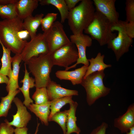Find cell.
<instances>
[{"label":"cell","instance_id":"e0dca14e","mask_svg":"<svg viewBox=\"0 0 134 134\" xmlns=\"http://www.w3.org/2000/svg\"><path fill=\"white\" fill-rule=\"evenodd\" d=\"M39 0H17L14 4L17 16L23 20L32 15V13L38 7Z\"/></svg>","mask_w":134,"mask_h":134},{"label":"cell","instance_id":"7402d4cb","mask_svg":"<svg viewBox=\"0 0 134 134\" xmlns=\"http://www.w3.org/2000/svg\"><path fill=\"white\" fill-rule=\"evenodd\" d=\"M104 55H101L100 52L97 54L95 58L88 59L90 64L88 67L84 78L89 74L97 71H104L106 68L111 67L110 64H106L104 62Z\"/></svg>","mask_w":134,"mask_h":134},{"label":"cell","instance_id":"7a4b0ae2","mask_svg":"<svg viewBox=\"0 0 134 134\" xmlns=\"http://www.w3.org/2000/svg\"><path fill=\"white\" fill-rule=\"evenodd\" d=\"M81 1L69 11L67 18L70 29L74 35L83 34L92 21L96 11L93 1L81 0Z\"/></svg>","mask_w":134,"mask_h":134},{"label":"cell","instance_id":"7c38bea8","mask_svg":"<svg viewBox=\"0 0 134 134\" xmlns=\"http://www.w3.org/2000/svg\"><path fill=\"white\" fill-rule=\"evenodd\" d=\"M13 101L16 106L17 110L16 114L12 115V120L11 122L8 121V124L16 128L26 127L31 119V115L28 111L27 107L18 98L15 97Z\"/></svg>","mask_w":134,"mask_h":134},{"label":"cell","instance_id":"ab89813d","mask_svg":"<svg viewBox=\"0 0 134 134\" xmlns=\"http://www.w3.org/2000/svg\"><path fill=\"white\" fill-rule=\"evenodd\" d=\"M40 124V123H38L37 124V126L36 127V130L34 134H37L38 132V131L39 127Z\"/></svg>","mask_w":134,"mask_h":134},{"label":"cell","instance_id":"8992f818","mask_svg":"<svg viewBox=\"0 0 134 134\" xmlns=\"http://www.w3.org/2000/svg\"><path fill=\"white\" fill-rule=\"evenodd\" d=\"M111 30L118 32L117 35L111 40L107 44V47L114 52L117 61L125 53L128 52L133 42V38L129 36L126 32L123 21L112 25Z\"/></svg>","mask_w":134,"mask_h":134},{"label":"cell","instance_id":"ffe728a7","mask_svg":"<svg viewBox=\"0 0 134 134\" xmlns=\"http://www.w3.org/2000/svg\"><path fill=\"white\" fill-rule=\"evenodd\" d=\"M51 101L42 104L32 103L27 108L33 113L44 125H48V118L50 111Z\"/></svg>","mask_w":134,"mask_h":134},{"label":"cell","instance_id":"74e56055","mask_svg":"<svg viewBox=\"0 0 134 134\" xmlns=\"http://www.w3.org/2000/svg\"><path fill=\"white\" fill-rule=\"evenodd\" d=\"M17 0H0V4H7L10 3L14 4Z\"/></svg>","mask_w":134,"mask_h":134},{"label":"cell","instance_id":"1f68e13d","mask_svg":"<svg viewBox=\"0 0 134 134\" xmlns=\"http://www.w3.org/2000/svg\"><path fill=\"white\" fill-rule=\"evenodd\" d=\"M8 121L6 119L4 122L0 124V134H13L14 129L12 126L8 123Z\"/></svg>","mask_w":134,"mask_h":134},{"label":"cell","instance_id":"5b68a950","mask_svg":"<svg viewBox=\"0 0 134 134\" xmlns=\"http://www.w3.org/2000/svg\"><path fill=\"white\" fill-rule=\"evenodd\" d=\"M105 76L104 71H102L94 72L83 78L80 84L85 89L87 101L89 105H91L97 100L109 93L110 89L105 87L103 82Z\"/></svg>","mask_w":134,"mask_h":134},{"label":"cell","instance_id":"4dcf8cb0","mask_svg":"<svg viewBox=\"0 0 134 134\" xmlns=\"http://www.w3.org/2000/svg\"><path fill=\"white\" fill-rule=\"evenodd\" d=\"M126 22H134V0H126L125 2Z\"/></svg>","mask_w":134,"mask_h":134},{"label":"cell","instance_id":"8d00e7d4","mask_svg":"<svg viewBox=\"0 0 134 134\" xmlns=\"http://www.w3.org/2000/svg\"><path fill=\"white\" fill-rule=\"evenodd\" d=\"M9 79L6 76L4 75L0 72V84L5 83L7 84Z\"/></svg>","mask_w":134,"mask_h":134},{"label":"cell","instance_id":"83f0119b","mask_svg":"<svg viewBox=\"0 0 134 134\" xmlns=\"http://www.w3.org/2000/svg\"><path fill=\"white\" fill-rule=\"evenodd\" d=\"M32 98L35 101V103L42 104L50 101L46 87L36 88Z\"/></svg>","mask_w":134,"mask_h":134},{"label":"cell","instance_id":"8fae6325","mask_svg":"<svg viewBox=\"0 0 134 134\" xmlns=\"http://www.w3.org/2000/svg\"><path fill=\"white\" fill-rule=\"evenodd\" d=\"M116 0H93L96 11L105 16L112 25L119 21V13L116 11L115 4Z\"/></svg>","mask_w":134,"mask_h":134},{"label":"cell","instance_id":"f546056e","mask_svg":"<svg viewBox=\"0 0 134 134\" xmlns=\"http://www.w3.org/2000/svg\"><path fill=\"white\" fill-rule=\"evenodd\" d=\"M58 14V13H48L42 18L41 21V25L43 33H46L50 29L55 22Z\"/></svg>","mask_w":134,"mask_h":134},{"label":"cell","instance_id":"d590c367","mask_svg":"<svg viewBox=\"0 0 134 134\" xmlns=\"http://www.w3.org/2000/svg\"><path fill=\"white\" fill-rule=\"evenodd\" d=\"M28 129L26 127L16 128L14 129L15 134H27Z\"/></svg>","mask_w":134,"mask_h":134},{"label":"cell","instance_id":"4fadbf2b","mask_svg":"<svg viewBox=\"0 0 134 134\" xmlns=\"http://www.w3.org/2000/svg\"><path fill=\"white\" fill-rule=\"evenodd\" d=\"M114 126L123 133H126L134 126V103L129 105L123 114L115 119Z\"/></svg>","mask_w":134,"mask_h":134},{"label":"cell","instance_id":"484cf974","mask_svg":"<svg viewBox=\"0 0 134 134\" xmlns=\"http://www.w3.org/2000/svg\"><path fill=\"white\" fill-rule=\"evenodd\" d=\"M72 97V96H67L51 101V110L48 120L55 114L60 111V109L64 106L73 101Z\"/></svg>","mask_w":134,"mask_h":134},{"label":"cell","instance_id":"f1b7e54d","mask_svg":"<svg viewBox=\"0 0 134 134\" xmlns=\"http://www.w3.org/2000/svg\"><path fill=\"white\" fill-rule=\"evenodd\" d=\"M14 4H0V16L1 18L3 19H10L17 16Z\"/></svg>","mask_w":134,"mask_h":134},{"label":"cell","instance_id":"30bf717a","mask_svg":"<svg viewBox=\"0 0 134 134\" xmlns=\"http://www.w3.org/2000/svg\"><path fill=\"white\" fill-rule=\"evenodd\" d=\"M70 38L71 42L74 44L77 48L78 57L75 64L65 68V70L68 71L70 69L75 67L79 64L88 66L89 64L86 56V49L87 47L91 46L92 39L88 35L83 33L77 35L73 34L70 35Z\"/></svg>","mask_w":134,"mask_h":134},{"label":"cell","instance_id":"9c48e42d","mask_svg":"<svg viewBox=\"0 0 134 134\" xmlns=\"http://www.w3.org/2000/svg\"><path fill=\"white\" fill-rule=\"evenodd\" d=\"M54 66L57 65L65 68L76 62L78 52L75 45L71 42L50 54Z\"/></svg>","mask_w":134,"mask_h":134},{"label":"cell","instance_id":"d6a6232c","mask_svg":"<svg viewBox=\"0 0 134 134\" xmlns=\"http://www.w3.org/2000/svg\"><path fill=\"white\" fill-rule=\"evenodd\" d=\"M123 24L126 32L131 37H134V22H128L123 21Z\"/></svg>","mask_w":134,"mask_h":134},{"label":"cell","instance_id":"ac0fdd59","mask_svg":"<svg viewBox=\"0 0 134 134\" xmlns=\"http://www.w3.org/2000/svg\"><path fill=\"white\" fill-rule=\"evenodd\" d=\"M25 74L23 79L21 80L20 82L23 83L21 87L18 89L22 93L24 98L23 102L24 105L27 108L30 104L33 103V100L30 96L29 90L31 88L35 87V80L34 78L29 76V73L27 69L26 65L24 64Z\"/></svg>","mask_w":134,"mask_h":134},{"label":"cell","instance_id":"44dd1931","mask_svg":"<svg viewBox=\"0 0 134 134\" xmlns=\"http://www.w3.org/2000/svg\"><path fill=\"white\" fill-rule=\"evenodd\" d=\"M70 107L68 110L67 121L66 123V134L73 133L80 134L81 130L76 124L77 118L75 115L76 110L78 104L74 101L69 103Z\"/></svg>","mask_w":134,"mask_h":134},{"label":"cell","instance_id":"836d02e7","mask_svg":"<svg viewBox=\"0 0 134 134\" xmlns=\"http://www.w3.org/2000/svg\"><path fill=\"white\" fill-rule=\"evenodd\" d=\"M108 127V125L103 122L100 126L94 129L90 134H106V131Z\"/></svg>","mask_w":134,"mask_h":134},{"label":"cell","instance_id":"5bb4252c","mask_svg":"<svg viewBox=\"0 0 134 134\" xmlns=\"http://www.w3.org/2000/svg\"><path fill=\"white\" fill-rule=\"evenodd\" d=\"M88 67L84 65L74 70H59L55 74L56 77L60 80L70 81L73 85L80 84L86 74Z\"/></svg>","mask_w":134,"mask_h":134},{"label":"cell","instance_id":"e575fe53","mask_svg":"<svg viewBox=\"0 0 134 134\" xmlns=\"http://www.w3.org/2000/svg\"><path fill=\"white\" fill-rule=\"evenodd\" d=\"M81 1V0H65L69 11L75 7L76 4Z\"/></svg>","mask_w":134,"mask_h":134},{"label":"cell","instance_id":"52a82bcc","mask_svg":"<svg viewBox=\"0 0 134 134\" xmlns=\"http://www.w3.org/2000/svg\"><path fill=\"white\" fill-rule=\"evenodd\" d=\"M43 34L47 42L50 54L71 42L64 31L62 24L58 21H55L49 30Z\"/></svg>","mask_w":134,"mask_h":134},{"label":"cell","instance_id":"3957f363","mask_svg":"<svg viewBox=\"0 0 134 134\" xmlns=\"http://www.w3.org/2000/svg\"><path fill=\"white\" fill-rule=\"evenodd\" d=\"M34 77L36 88L46 87L51 80L50 74L54 66L49 53L33 57L25 63Z\"/></svg>","mask_w":134,"mask_h":134},{"label":"cell","instance_id":"6da1fadb","mask_svg":"<svg viewBox=\"0 0 134 134\" xmlns=\"http://www.w3.org/2000/svg\"><path fill=\"white\" fill-rule=\"evenodd\" d=\"M23 20L17 16L0 21V41L13 53L20 54L27 41L20 37Z\"/></svg>","mask_w":134,"mask_h":134},{"label":"cell","instance_id":"d4e9b609","mask_svg":"<svg viewBox=\"0 0 134 134\" xmlns=\"http://www.w3.org/2000/svg\"><path fill=\"white\" fill-rule=\"evenodd\" d=\"M19 89L11 94H8L6 96L1 98L0 103V117H6L9 109L11 107V104L16 95L20 92Z\"/></svg>","mask_w":134,"mask_h":134},{"label":"cell","instance_id":"60d3db41","mask_svg":"<svg viewBox=\"0 0 134 134\" xmlns=\"http://www.w3.org/2000/svg\"><path fill=\"white\" fill-rule=\"evenodd\" d=\"M1 63H0V66H1Z\"/></svg>","mask_w":134,"mask_h":134},{"label":"cell","instance_id":"4316f807","mask_svg":"<svg viewBox=\"0 0 134 134\" xmlns=\"http://www.w3.org/2000/svg\"><path fill=\"white\" fill-rule=\"evenodd\" d=\"M68 110L58 112L55 114L49 120V121H53L57 123L61 128L63 134L67 133L66 123Z\"/></svg>","mask_w":134,"mask_h":134},{"label":"cell","instance_id":"277c9868","mask_svg":"<svg viewBox=\"0 0 134 134\" xmlns=\"http://www.w3.org/2000/svg\"><path fill=\"white\" fill-rule=\"evenodd\" d=\"M112 26L107 18L96 10L92 21L84 31L89 34L92 39L96 40L102 46L107 44L117 36L116 34L111 30Z\"/></svg>","mask_w":134,"mask_h":134},{"label":"cell","instance_id":"2e32d148","mask_svg":"<svg viewBox=\"0 0 134 134\" xmlns=\"http://www.w3.org/2000/svg\"><path fill=\"white\" fill-rule=\"evenodd\" d=\"M46 88L50 101L65 97L78 95L77 91L64 88L60 84L51 80L47 84Z\"/></svg>","mask_w":134,"mask_h":134},{"label":"cell","instance_id":"603a6c76","mask_svg":"<svg viewBox=\"0 0 134 134\" xmlns=\"http://www.w3.org/2000/svg\"><path fill=\"white\" fill-rule=\"evenodd\" d=\"M1 46L3 54L1 61V66L0 69V72L3 75L9 77L12 70L11 65L12 57L11 56V50L5 47L0 41Z\"/></svg>","mask_w":134,"mask_h":134},{"label":"cell","instance_id":"cb8c5ba5","mask_svg":"<svg viewBox=\"0 0 134 134\" xmlns=\"http://www.w3.org/2000/svg\"><path fill=\"white\" fill-rule=\"evenodd\" d=\"M39 4L41 5H52L59 10L60 14V22L64 23L67 19L69 11L65 0H39Z\"/></svg>","mask_w":134,"mask_h":134},{"label":"cell","instance_id":"9a60e30c","mask_svg":"<svg viewBox=\"0 0 134 134\" xmlns=\"http://www.w3.org/2000/svg\"><path fill=\"white\" fill-rule=\"evenodd\" d=\"M22 61L20 54H16L12 57V68L9 81L6 86L8 94H11L19 87L18 79L20 69V64Z\"/></svg>","mask_w":134,"mask_h":134},{"label":"cell","instance_id":"f35d334b","mask_svg":"<svg viewBox=\"0 0 134 134\" xmlns=\"http://www.w3.org/2000/svg\"><path fill=\"white\" fill-rule=\"evenodd\" d=\"M126 133V134H134V126L130 128L129 131Z\"/></svg>","mask_w":134,"mask_h":134},{"label":"cell","instance_id":"d6986e66","mask_svg":"<svg viewBox=\"0 0 134 134\" xmlns=\"http://www.w3.org/2000/svg\"><path fill=\"white\" fill-rule=\"evenodd\" d=\"M43 16V14L41 13L34 16L32 15L29 16L23 20V28L28 32L31 39L37 35V29L41 25V21Z\"/></svg>","mask_w":134,"mask_h":134},{"label":"cell","instance_id":"ba28073f","mask_svg":"<svg viewBox=\"0 0 134 134\" xmlns=\"http://www.w3.org/2000/svg\"><path fill=\"white\" fill-rule=\"evenodd\" d=\"M49 53L48 45L43 34L39 33L27 42L20 54L25 63L33 57Z\"/></svg>","mask_w":134,"mask_h":134}]
</instances>
